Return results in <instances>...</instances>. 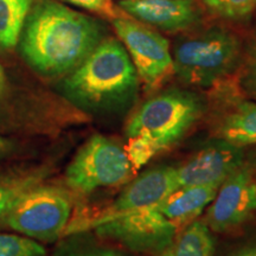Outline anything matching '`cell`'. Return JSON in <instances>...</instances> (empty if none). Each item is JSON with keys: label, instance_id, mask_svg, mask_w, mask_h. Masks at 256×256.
I'll return each mask as SVG.
<instances>
[{"label": "cell", "instance_id": "cell-23", "mask_svg": "<svg viewBox=\"0 0 256 256\" xmlns=\"http://www.w3.org/2000/svg\"><path fill=\"white\" fill-rule=\"evenodd\" d=\"M230 256H256V243L243 246V247L236 249Z\"/></svg>", "mask_w": 256, "mask_h": 256}, {"label": "cell", "instance_id": "cell-24", "mask_svg": "<svg viewBox=\"0 0 256 256\" xmlns=\"http://www.w3.org/2000/svg\"><path fill=\"white\" fill-rule=\"evenodd\" d=\"M11 146H12L11 142H10L8 139L0 136V156L5 154L6 152H8L10 148H11Z\"/></svg>", "mask_w": 256, "mask_h": 256}, {"label": "cell", "instance_id": "cell-22", "mask_svg": "<svg viewBox=\"0 0 256 256\" xmlns=\"http://www.w3.org/2000/svg\"><path fill=\"white\" fill-rule=\"evenodd\" d=\"M242 87L248 95L256 98V46L252 49L242 76Z\"/></svg>", "mask_w": 256, "mask_h": 256}, {"label": "cell", "instance_id": "cell-25", "mask_svg": "<svg viewBox=\"0 0 256 256\" xmlns=\"http://www.w3.org/2000/svg\"><path fill=\"white\" fill-rule=\"evenodd\" d=\"M5 82H6L5 74H4V70H2V64H0V95L2 94V92H4L5 89Z\"/></svg>", "mask_w": 256, "mask_h": 256}, {"label": "cell", "instance_id": "cell-21", "mask_svg": "<svg viewBox=\"0 0 256 256\" xmlns=\"http://www.w3.org/2000/svg\"><path fill=\"white\" fill-rule=\"evenodd\" d=\"M63 2L89 10V11L104 16L106 18H110L112 20L118 18L130 17L122 8L114 5L113 0H63Z\"/></svg>", "mask_w": 256, "mask_h": 256}, {"label": "cell", "instance_id": "cell-14", "mask_svg": "<svg viewBox=\"0 0 256 256\" xmlns=\"http://www.w3.org/2000/svg\"><path fill=\"white\" fill-rule=\"evenodd\" d=\"M220 139L243 147L256 145V102L240 101L223 118Z\"/></svg>", "mask_w": 256, "mask_h": 256}, {"label": "cell", "instance_id": "cell-1", "mask_svg": "<svg viewBox=\"0 0 256 256\" xmlns=\"http://www.w3.org/2000/svg\"><path fill=\"white\" fill-rule=\"evenodd\" d=\"M22 51L42 75L72 72L102 40L98 22L52 0H38L24 24Z\"/></svg>", "mask_w": 256, "mask_h": 256}, {"label": "cell", "instance_id": "cell-9", "mask_svg": "<svg viewBox=\"0 0 256 256\" xmlns=\"http://www.w3.org/2000/svg\"><path fill=\"white\" fill-rule=\"evenodd\" d=\"M256 212V182L247 168H240L220 184L206 215V224L217 232H228Z\"/></svg>", "mask_w": 256, "mask_h": 256}, {"label": "cell", "instance_id": "cell-17", "mask_svg": "<svg viewBox=\"0 0 256 256\" xmlns=\"http://www.w3.org/2000/svg\"><path fill=\"white\" fill-rule=\"evenodd\" d=\"M52 256H124L104 243L98 241L94 236L83 232H76L64 235L58 243Z\"/></svg>", "mask_w": 256, "mask_h": 256}, {"label": "cell", "instance_id": "cell-26", "mask_svg": "<svg viewBox=\"0 0 256 256\" xmlns=\"http://www.w3.org/2000/svg\"><path fill=\"white\" fill-rule=\"evenodd\" d=\"M2 177H0V179H2Z\"/></svg>", "mask_w": 256, "mask_h": 256}, {"label": "cell", "instance_id": "cell-12", "mask_svg": "<svg viewBox=\"0 0 256 256\" xmlns=\"http://www.w3.org/2000/svg\"><path fill=\"white\" fill-rule=\"evenodd\" d=\"M178 188L177 168L158 166L146 171L128 185L104 215L158 206Z\"/></svg>", "mask_w": 256, "mask_h": 256}, {"label": "cell", "instance_id": "cell-8", "mask_svg": "<svg viewBox=\"0 0 256 256\" xmlns=\"http://www.w3.org/2000/svg\"><path fill=\"white\" fill-rule=\"evenodd\" d=\"M113 26L147 88L159 87L174 74L168 40L159 32L132 17L114 19Z\"/></svg>", "mask_w": 256, "mask_h": 256}, {"label": "cell", "instance_id": "cell-10", "mask_svg": "<svg viewBox=\"0 0 256 256\" xmlns=\"http://www.w3.org/2000/svg\"><path fill=\"white\" fill-rule=\"evenodd\" d=\"M242 147L220 139L204 147L186 164L177 168L179 188L220 185L243 165Z\"/></svg>", "mask_w": 256, "mask_h": 256}, {"label": "cell", "instance_id": "cell-18", "mask_svg": "<svg viewBox=\"0 0 256 256\" xmlns=\"http://www.w3.org/2000/svg\"><path fill=\"white\" fill-rule=\"evenodd\" d=\"M40 174H26L23 177L0 179V220L6 216L25 192L40 184Z\"/></svg>", "mask_w": 256, "mask_h": 256}, {"label": "cell", "instance_id": "cell-11", "mask_svg": "<svg viewBox=\"0 0 256 256\" xmlns=\"http://www.w3.org/2000/svg\"><path fill=\"white\" fill-rule=\"evenodd\" d=\"M119 8L140 23L166 32L185 30L200 18L194 0H120Z\"/></svg>", "mask_w": 256, "mask_h": 256}, {"label": "cell", "instance_id": "cell-15", "mask_svg": "<svg viewBox=\"0 0 256 256\" xmlns=\"http://www.w3.org/2000/svg\"><path fill=\"white\" fill-rule=\"evenodd\" d=\"M216 243L206 223L192 222L156 256H215Z\"/></svg>", "mask_w": 256, "mask_h": 256}, {"label": "cell", "instance_id": "cell-13", "mask_svg": "<svg viewBox=\"0 0 256 256\" xmlns=\"http://www.w3.org/2000/svg\"><path fill=\"white\" fill-rule=\"evenodd\" d=\"M220 185H191L179 188L177 191L160 203V212L172 222H186L203 212L212 203Z\"/></svg>", "mask_w": 256, "mask_h": 256}, {"label": "cell", "instance_id": "cell-3", "mask_svg": "<svg viewBox=\"0 0 256 256\" xmlns=\"http://www.w3.org/2000/svg\"><path fill=\"white\" fill-rule=\"evenodd\" d=\"M204 110L200 96L171 89L142 104L126 127L127 148L132 165L142 168L174 146L200 120Z\"/></svg>", "mask_w": 256, "mask_h": 256}, {"label": "cell", "instance_id": "cell-20", "mask_svg": "<svg viewBox=\"0 0 256 256\" xmlns=\"http://www.w3.org/2000/svg\"><path fill=\"white\" fill-rule=\"evenodd\" d=\"M0 256H46V252L36 240L23 235L0 234Z\"/></svg>", "mask_w": 256, "mask_h": 256}, {"label": "cell", "instance_id": "cell-2", "mask_svg": "<svg viewBox=\"0 0 256 256\" xmlns=\"http://www.w3.org/2000/svg\"><path fill=\"white\" fill-rule=\"evenodd\" d=\"M63 92L70 101L95 113H124L136 101L139 76L116 40H104L90 55L69 72Z\"/></svg>", "mask_w": 256, "mask_h": 256}, {"label": "cell", "instance_id": "cell-16", "mask_svg": "<svg viewBox=\"0 0 256 256\" xmlns=\"http://www.w3.org/2000/svg\"><path fill=\"white\" fill-rule=\"evenodd\" d=\"M34 2V0H0V46H16Z\"/></svg>", "mask_w": 256, "mask_h": 256}, {"label": "cell", "instance_id": "cell-19", "mask_svg": "<svg viewBox=\"0 0 256 256\" xmlns=\"http://www.w3.org/2000/svg\"><path fill=\"white\" fill-rule=\"evenodd\" d=\"M208 10L228 20H243L256 10V0H200Z\"/></svg>", "mask_w": 256, "mask_h": 256}, {"label": "cell", "instance_id": "cell-5", "mask_svg": "<svg viewBox=\"0 0 256 256\" xmlns=\"http://www.w3.org/2000/svg\"><path fill=\"white\" fill-rule=\"evenodd\" d=\"M88 229L132 252L154 255L165 250L177 236V224L166 218L156 206L102 215L78 232Z\"/></svg>", "mask_w": 256, "mask_h": 256}, {"label": "cell", "instance_id": "cell-6", "mask_svg": "<svg viewBox=\"0 0 256 256\" xmlns=\"http://www.w3.org/2000/svg\"><path fill=\"white\" fill-rule=\"evenodd\" d=\"M70 215L72 200L66 192L36 185L19 198L2 220L20 235L52 242L66 235Z\"/></svg>", "mask_w": 256, "mask_h": 256}, {"label": "cell", "instance_id": "cell-4", "mask_svg": "<svg viewBox=\"0 0 256 256\" xmlns=\"http://www.w3.org/2000/svg\"><path fill=\"white\" fill-rule=\"evenodd\" d=\"M238 57V38L223 28H212L176 44L174 74L186 84L208 88L230 74Z\"/></svg>", "mask_w": 256, "mask_h": 256}, {"label": "cell", "instance_id": "cell-7", "mask_svg": "<svg viewBox=\"0 0 256 256\" xmlns=\"http://www.w3.org/2000/svg\"><path fill=\"white\" fill-rule=\"evenodd\" d=\"M132 162L116 142L100 134L89 138L66 171V183L81 194L122 184L132 174Z\"/></svg>", "mask_w": 256, "mask_h": 256}]
</instances>
